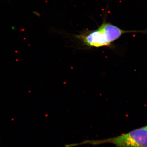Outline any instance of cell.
Here are the masks:
<instances>
[{"label":"cell","mask_w":147,"mask_h":147,"mask_svg":"<svg viewBox=\"0 0 147 147\" xmlns=\"http://www.w3.org/2000/svg\"><path fill=\"white\" fill-rule=\"evenodd\" d=\"M139 33L147 34L145 30H124L119 27L106 22L104 19L102 24L94 30H88L76 35V38L83 45L89 47H110L112 43L125 34Z\"/></svg>","instance_id":"obj_1"},{"label":"cell","mask_w":147,"mask_h":147,"mask_svg":"<svg viewBox=\"0 0 147 147\" xmlns=\"http://www.w3.org/2000/svg\"><path fill=\"white\" fill-rule=\"evenodd\" d=\"M111 144L116 147H147V126L134 129L117 137L101 140H85L78 144H67V147L89 144L96 146Z\"/></svg>","instance_id":"obj_2"}]
</instances>
